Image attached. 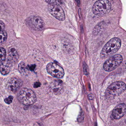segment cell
Returning <instances> with one entry per match:
<instances>
[{
  "label": "cell",
  "mask_w": 126,
  "mask_h": 126,
  "mask_svg": "<svg viewBox=\"0 0 126 126\" xmlns=\"http://www.w3.org/2000/svg\"><path fill=\"white\" fill-rule=\"evenodd\" d=\"M13 98H14V97H13V96H10L9 97H8V98L5 99V102L7 103V104H11L12 102V101H13Z\"/></svg>",
  "instance_id": "e0dca14e"
},
{
  "label": "cell",
  "mask_w": 126,
  "mask_h": 126,
  "mask_svg": "<svg viewBox=\"0 0 126 126\" xmlns=\"http://www.w3.org/2000/svg\"><path fill=\"white\" fill-rule=\"evenodd\" d=\"M46 69L48 73L56 78L61 79L64 75V71L63 68L54 63H48L46 66Z\"/></svg>",
  "instance_id": "ba28073f"
},
{
  "label": "cell",
  "mask_w": 126,
  "mask_h": 126,
  "mask_svg": "<svg viewBox=\"0 0 126 126\" xmlns=\"http://www.w3.org/2000/svg\"><path fill=\"white\" fill-rule=\"evenodd\" d=\"M126 112V104L121 103L114 108L112 112V115L115 119H119L122 118Z\"/></svg>",
  "instance_id": "30bf717a"
},
{
  "label": "cell",
  "mask_w": 126,
  "mask_h": 126,
  "mask_svg": "<svg viewBox=\"0 0 126 126\" xmlns=\"http://www.w3.org/2000/svg\"><path fill=\"white\" fill-rule=\"evenodd\" d=\"M28 25L33 30L42 31L45 28V23L43 20L38 16H32L29 17L26 20Z\"/></svg>",
  "instance_id": "52a82bcc"
},
{
  "label": "cell",
  "mask_w": 126,
  "mask_h": 126,
  "mask_svg": "<svg viewBox=\"0 0 126 126\" xmlns=\"http://www.w3.org/2000/svg\"><path fill=\"white\" fill-rule=\"evenodd\" d=\"M0 26L1 27V31H4V29L5 28V24L2 21H0Z\"/></svg>",
  "instance_id": "d6986e66"
},
{
  "label": "cell",
  "mask_w": 126,
  "mask_h": 126,
  "mask_svg": "<svg viewBox=\"0 0 126 126\" xmlns=\"http://www.w3.org/2000/svg\"><path fill=\"white\" fill-rule=\"evenodd\" d=\"M126 89V85L122 81H117L111 84L106 90L105 95L108 98H112L123 93Z\"/></svg>",
  "instance_id": "7a4b0ae2"
},
{
  "label": "cell",
  "mask_w": 126,
  "mask_h": 126,
  "mask_svg": "<svg viewBox=\"0 0 126 126\" xmlns=\"http://www.w3.org/2000/svg\"><path fill=\"white\" fill-rule=\"evenodd\" d=\"M111 8L110 1L107 0H99L94 3L92 8V11L95 15L101 16L108 14Z\"/></svg>",
  "instance_id": "277c9868"
},
{
  "label": "cell",
  "mask_w": 126,
  "mask_h": 126,
  "mask_svg": "<svg viewBox=\"0 0 126 126\" xmlns=\"http://www.w3.org/2000/svg\"><path fill=\"white\" fill-rule=\"evenodd\" d=\"M22 85V81L20 79L14 77L9 80L7 86L9 90L15 93L20 88Z\"/></svg>",
  "instance_id": "9c48e42d"
},
{
  "label": "cell",
  "mask_w": 126,
  "mask_h": 126,
  "mask_svg": "<svg viewBox=\"0 0 126 126\" xmlns=\"http://www.w3.org/2000/svg\"><path fill=\"white\" fill-rule=\"evenodd\" d=\"M0 62L2 63L5 61L6 59V51L5 48L2 47H0Z\"/></svg>",
  "instance_id": "9a60e30c"
},
{
  "label": "cell",
  "mask_w": 126,
  "mask_h": 126,
  "mask_svg": "<svg viewBox=\"0 0 126 126\" xmlns=\"http://www.w3.org/2000/svg\"><path fill=\"white\" fill-rule=\"evenodd\" d=\"M12 62L8 59L0 63V73L2 75H6L10 72L12 67Z\"/></svg>",
  "instance_id": "8fae6325"
},
{
  "label": "cell",
  "mask_w": 126,
  "mask_h": 126,
  "mask_svg": "<svg viewBox=\"0 0 126 126\" xmlns=\"http://www.w3.org/2000/svg\"><path fill=\"white\" fill-rule=\"evenodd\" d=\"M88 98L90 100H93L94 99V96L93 94H90L88 95Z\"/></svg>",
  "instance_id": "44dd1931"
},
{
  "label": "cell",
  "mask_w": 126,
  "mask_h": 126,
  "mask_svg": "<svg viewBox=\"0 0 126 126\" xmlns=\"http://www.w3.org/2000/svg\"><path fill=\"white\" fill-rule=\"evenodd\" d=\"M7 34L5 31H0V43H3L7 39Z\"/></svg>",
  "instance_id": "2e32d148"
},
{
  "label": "cell",
  "mask_w": 126,
  "mask_h": 126,
  "mask_svg": "<svg viewBox=\"0 0 126 126\" xmlns=\"http://www.w3.org/2000/svg\"><path fill=\"white\" fill-rule=\"evenodd\" d=\"M51 89L55 94H60L62 93L63 85L62 82H60L59 81H55L51 84Z\"/></svg>",
  "instance_id": "7c38bea8"
},
{
  "label": "cell",
  "mask_w": 126,
  "mask_h": 126,
  "mask_svg": "<svg viewBox=\"0 0 126 126\" xmlns=\"http://www.w3.org/2000/svg\"><path fill=\"white\" fill-rule=\"evenodd\" d=\"M40 86V83L39 82H36L34 85V88H37Z\"/></svg>",
  "instance_id": "ffe728a7"
},
{
  "label": "cell",
  "mask_w": 126,
  "mask_h": 126,
  "mask_svg": "<svg viewBox=\"0 0 126 126\" xmlns=\"http://www.w3.org/2000/svg\"><path fill=\"white\" fill-rule=\"evenodd\" d=\"M121 45V40L118 38H113L109 40L103 47L100 53L102 59L107 58L116 53Z\"/></svg>",
  "instance_id": "6da1fadb"
},
{
  "label": "cell",
  "mask_w": 126,
  "mask_h": 126,
  "mask_svg": "<svg viewBox=\"0 0 126 126\" xmlns=\"http://www.w3.org/2000/svg\"><path fill=\"white\" fill-rule=\"evenodd\" d=\"M18 69L21 73L23 74H26L29 70L28 66H27L24 63L21 62L19 64Z\"/></svg>",
  "instance_id": "5bb4252c"
},
{
  "label": "cell",
  "mask_w": 126,
  "mask_h": 126,
  "mask_svg": "<svg viewBox=\"0 0 126 126\" xmlns=\"http://www.w3.org/2000/svg\"><path fill=\"white\" fill-rule=\"evenodd\" d=\"M19 101L23 104L29 105L34 104L36 101V97L33 91L27 88H23L17 95Z\"/></svg>",
  "instance_id": "3957f363"
},
{
  "label": "cell",
  "mask_w": 126,
  "mask_h": 126,
  "mask_svg": "<svg viewBox=\"0 0 126 126\" xmlns=\"http://www.w3.org/2000/svg\"><path fill=\"white\" fill-rule=\"evenodd\" d=\"M8 56V59L10 60L12 63L17 62L19 59L18 53L17 51L14 48H11L9 50Z\"/></svg>",
  "instance_id": "4fadbf2b"
},
{
  "label": "cell",
  "mask_w": 126,
  "mask_h": 126,
  "mask_svg": "<svg viewBox=\"0 0 126 126\" xmlns=\"http://www.w3.org/2000/svg\"><path fill=\"white\" fill-rule=\"evenodd\" d=\"M48 3V9L50 14L55 18L61 21H63L65 19L64 12L62 8L57 3L58 1H46Z\"/></svg>",
  "instance_id": "5b68a950"
},
{
  "label": "cell",
  "mask_w": 126,
  "mask_h": 126,
  "mask_svg": "<svg viewBox=\"0 0 126 126\" xmlns=\"http://www.w3.org/2000/svg\"><path fill=\"white\" fill-rule=\"evenodd\" d=\"M84 115L83 113H80L78 117V121L79 122H81L84 120Z\"/></svg>",
  "instance_id": "ac0fdd59"
},
{
  "label": "cell",
  "mask_w": 126,
  "mask_h": 126,
  "mask_svg": "<svg viewBox=\"0 0 126 126\" xmlns=\"http://www.w3.org/2000/svg\"><path fill=\"white\" fill-rule=\"evenodd\" d=\"M123 58L120 54H115L110 57L104 63L103 67L105 70L111 71L115 69L122 62Z\"/></svg>",
  "instance_id": "8992f818"
}]
</instances>
